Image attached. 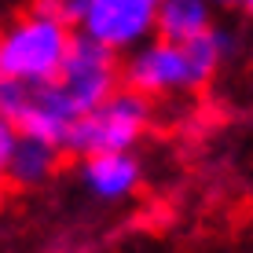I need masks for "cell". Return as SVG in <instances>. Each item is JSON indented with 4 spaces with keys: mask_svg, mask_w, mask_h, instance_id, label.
<instances>
[{
    "mask_svg": "<svg viewBox=\"0 0 253 253\" xmlns=\"http://www.w3.org/2000/svg\"><path fill=\"white\" fill-rule=\"evenodd\" d=\"M235 51V37L220 26H209L202 37L187 44H165V41H143L121 66L125 88L151 99V95H184L213 81Z\"/></svg>",
    "mask_w": 253,
    "mask_h": 253,
    "instance_id": "obj_1",
    "label": "cell"
},
{
    "mask_svg": "<svg viewBox=\"0 0 253 253\" xmlns=\"http://www.w3.org/2000/svg\"><path fill=\"white\" fill-rule=\"evenodd\" d=\"M74 30L44 11H26L0 30V81L41 88L59 77Z\"/></svg>",
    "mask_w": 253,
    "mask_h": 253,
    "instance_id": "obj_2",
    "label": "cell"
},
{
    "mask_svg": "<svg viewBox=\"0 0 253 253\" xmlns=\"http://www.w3.org/2000/svg\"><path fill=\"white\" fill-rule=\"evenodd\" d=\"M151 99L114 88L99 107L81 114L70 125L63 151L77 154V158H92V154H125L132 151L151 128Z\"/></svg>",
    "mask_w": 253,
    "mask_h": 253,
    "instance_id": "obj_3",
    "label": "cell"
},
{
    "mask_svg": "<svg viewBox=\"0 0 253 253\" xmlns=\"http://www.w3.org/2000/svg\"><path fill=\"white\" fill-rule=\"evenodd\" d=\"M118 77H121V66H118L114 51H107L103 44L74 33L70 48H66V59L59 66V77L51 84L66 99V107L81 118L118 88Z\"/></svg>",
    "mask_w": 253,
    "mask_h": 253,
    "instance_id": "obj_4",
    "label": "cell"
},
{
    "mask_svg": "<svg viewBox=\"0 0 253 253\" xmlns=\"http://www.w3.org/2000/svg\"><path fill=\"white\" fill-rule=\"evenodd\" d=\"M158 0H88L81 15V37L103 44L107 51H132L154 33Z\"/></svg>",
    "mask_w": 253,
    "mask_h": 253,
    "instance_id": "obj_5",
    "label": "cell"
},
{
    "mask_svg": "<svg viewBox=\"0 0 253 253\" xmlns=\"http://www.w3.org/2000/svg\"><path fill=\"white\" fill-rule=\"evenodd\" d=\"M74 121H77V114L66 107V99L55 92V84H41V88L26 92V103L11 125L22 139H37V143H48L55 151H63L66 132Z\"/></svg>",
    "mask_w": 253,
    "mask_h": 253,
    "instance_id": "obj_6",
    "label": "cell"
},
{
    "mask_svg": "<svg viewBox=\"0 0 253 253\" xmlns=\"http://www.w3.org/2000/svg\"><path fill=\"white\" fill-rule=\"evenodd\" d=\"M81 180L103 202H125L143 184V165L132 151L125 154H92L81 158Z\"/></svg>",
    "mask_w": 253,
    "mask_h": 253,
    "instance_id": "obj_7",
    "label": "cell"
},
{
    "mask_svg": "<svg viewBox=\"0 0 253 253\" xmlns=\"http://www.w3.org/2000/svg\"><path fill=\"white\" fill-rule=\"evenodd\" d=\"M213 26L209 0H158L154 7V33L165 44H187Z\"/></svg>",
    "mask_w": 253,
    "mask_h": 253,
    "instance_id": "obj_8",
    "label": "cell"
},
{
    "mask_svg": "<svg viewBox=\"0 0 253 253\" xmlns=\"http://www.w3.org/2000/svg\"><path fill=\"white\" fill-rule=\"evenodd\" d=\"M55 165H59V151H55V147L19 136V143H15V151H11V162H7L4 176L11 180L15 187H37V184H44L51 172H55Z\"/></svg>",
    "mask_w": 253,
    "mask_h": 253,
    "instance_id": "obj_9",
    "label": "cell"
},
{
    "mask_svg": "<svg viewBox=\"0 0 253 253\" xmlns=\"http://www.w3.org/2000/svg\"><path fill=\"white\" fill-rule=\"evenodd\" d=\"M84 7H88V0H37L33 11H44L51 19H59L63 26H77L81 15H84Z\"/></svg>",
    "mask_w": 253,
    "mask_h": 253,
    "instance_id": "obj_10",
    "label": "cell"
},
{
    "mask_svg": "<svg viewBox=\"0 0 253 253\" xmlns=\"http://www.w3.org/2000/svg\"><path fill=\"white\" fill-rule=\"evenodd\" d=\"M15 143H19V132H15V125L0 118V180H4V169H7V162H11Z\"/></svg>",
    "mask_w": 253,
    "mask_h": 253,
    "instance_id": "obj_11",
    "label": "cell"
},
{
    "mask_svg": "<svg viewBox=\"0 0 253 253\" xmlns=\"http://www.w3.org/2000/svg\"><path fill=\"white\" fill-rule=\"evenodd\" d=\"M209 4H239V7H250L253 0H209Z\"/></svg>",
    "mask_w": 253,
    "mask_h": 253,
    "instance_id": "obj_12",
    "label": "cell"
},
{
    "mask_svg": "<svg viewBox=\"0 0 253 253\" xmlns=\"http://www.w3.org/2000/svg\"><path fill=\"white\" fill-rule=\"evenodd\" d=\"M0 202H4V180H0Z\"/></svg>",
    "mask_w": 253,
    "mask_h": 253,
    "instance_id": "obj_13",
    "label": "cell"
}]
</instances>
